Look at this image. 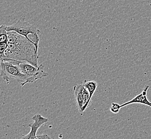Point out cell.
I'll use <instances>...</instances> for the list:
<instances>
[{
  "label": "cell",
  "instance_id": "1",
  "mask_svg": "<svg viewBox=\"0 0 151 139\" xmlns=\"http://www.w3.org/2000/svg\"><path fill=\"white\" fill-rule=\"evenodd\" d=\"M8 35L9 44L4 58L26 61L38 67V50L35 44L29 39L15 31H9Z\"/></svg>",
  "mask_w": 151,
  "mask_h": 139
},
{
  "label": "cell",
  "instance_id": "2",
  "mask_svg": "<svg viewBox=\"0 0 151 139\" xmlns=\"http://www.w3.org/2000/svg\"><path fill=\"white\" fill-rule=\"evenodd\" d=\"M19 67L22 72L27 77L26 81L20 84L21 86H23L27 83H32L48 75V73L44 71V65L42 64L37 67L26 61H20Z\"/></svg>",
  "mask_w": 151,
  "mask_h": 139
},
{
  "label": "cell",
  "instance_id": "3",
  "mask_svg": "<svg viewBox=\"0 0 151 139\" xmlns=\"http://www.w3.org/2000/svg\"><path fill=\"white\" fill-rule=\"evenodd\" d=\"M1 61L9 78H14L20 84L26 81L27 77L22 72L19 67L20 61L7 58H1Z\"/></svg>",
  "mask_w": 151,
  "mask_h": 139
},
{
  "label": "cell",
  "instance_id": "4",
  "mask_svg": "<svg viewBox=\"0 0 151 139\" xmlns=\"http://www.w3.org/2000/svg\"><path fill=\"white\" fill-rule=\"evenodd\" d=\"M6 31L8 32L15 31L18 34L25 37L29 40H30L29 38V35L39 34L40 33V31L36 26L26 21L25 16L21 17L16 23L10 26H6Z\"/></svg>",
  "mask_w": 151,
  "mask_h": 139
},
{
  "label": "cell",
  "instance_id": "5",
  "mask_svg": "<svg viewBox=\"0 0 151 139\" xmlns=\"http://www.w3.org/2000/svg\"><path fill=\"white\" fill-rule=\"evenodd\" d=\"M32 119L33 120V123H30L29 126L31 128V130L29 133L25 135L20 137L23 139H36L37 133L39 128L48 123L49 119L46 117H42L40 114H35L32 117Z\"/></svg>",
  "mask_w": 151,
  "mask_h": 139
},
{
  "label": "cell",
  "instance_id": "6",
  "mask_svg": "<svg viewBox=\"0 0 151 139\" xmlns=\"http://www.w3.org/2000/svg\"><path fill=\"white\" fill-rule=\"evenodd\" d=\"M149 87H150L149 85H145L144 87L142 93L136 96L131 100L121 104V107H124L127 105L133 104V103H139V104H144L145 105L151 107V102L148 100L147 96V91Z\"/></svg>",
  "mask_w": 151,
  "mask_h": 139
},
{
  "label": "cell",
  "instance_id": "7",
  "mask_svg": "<svg viewBox=\"0 0 151 139\" xmlns=\"http://www.w3.org/2000/svg\"><path fill=\"white\" fill-rule=\"evenodd\" d=\"M83 84H79L76 85L73 87V90L75 95L76 102L77 104V107L79 112L82 113V109L84 106V98H83Z\"/></svg>",
  "mask_w": 151,
  "mask_h": 139
},
{
  "label": "cell",
  "instance_id": "8",
  "mask_svg": "<svg viewBox=\"0 0 151 139\" xmlns=\"http://www.w3.org/2000/svg\"><path fill=\"white\" fill-rule=\"evenodd\" d=\"M83 84L84 85V86L86 87L88 90L90 94V100H92L93 94L95 93L96 88L98 87V83L94 80H85L84 83Z\"/></svg>",
  "mask_w": 151,
  "mask_h": 139
},
{
  "label": "cell",
  "instance_id": "9",
  "mask_svg": "<svg viewBox=\"0 0 151 139\" xmlns=\"http://www.w3.org/2000/svg\"><path fill=\"white\" fill-rule=\"evenodd\" d=\"M121 105L117 103H115L113 102L111 103V107H110V111L112 113H118L120 111V109L121 108Z\"/></svg>",
  "mask_w": 151,
  "mask_h": 139
},
{
  "label": "cell",
  "instance_id": "10",
  "mask_svg": "<svg viewBox=\"0 0 151 139\" xmlns=\"http://www.w3.org/2000/svg\"><path fill=\"white\" fill-rule=\"evenodd\" d=\"M1 77L3 78V80H4L5 81H6V82L9 84V83H10V81H9L10 78L8 77V75H7V74H6V70H5V69H4V65L2 63H1Z\"/></svg>",
  "mask_w": 151,
  "mask_h": 139
},
{
  "label": "cell",
  "instance_id": "11",
  "mask_svg": "<svg viewBox=\"0 0 151 139\" xmlns=\"http://www.w3.org/2000/svg\"><path fill=\"white\" fill-rule=\"evenodd\" d=\"M37 139H50V137L47 134H44L40 135H37Z\"/></svg>",
  "mask_w": 151,
  "mask_h": 139
}]
</instances>
